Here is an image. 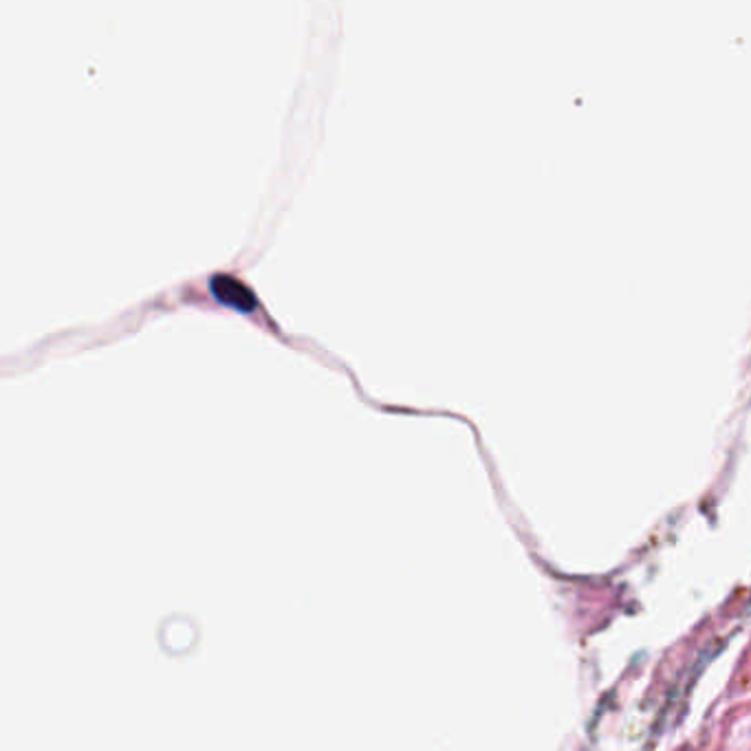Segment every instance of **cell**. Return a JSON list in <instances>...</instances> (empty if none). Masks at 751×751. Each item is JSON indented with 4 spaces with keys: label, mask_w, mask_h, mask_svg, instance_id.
Listing matches in <instances>:
<instances>
[{
    "label": "cell",
    "mask_w": 751,
    "mask_h": 751,
    "mask_svg": "<svg viewBox=\"0 0 751 751\" xmlns=\"http://www.w3.org/2000/svg\"><path fill=\"white\" fill-rule=\"evenodd\" d=\"M210 289H212L216 300L227 304V307H232L236 311L252 313L258 307V298H256L254 289L247 287L243 280H238L234 276L216 274L210 280Z\"/></svg>",
    "instance_id": "1"
}]
</instances>
